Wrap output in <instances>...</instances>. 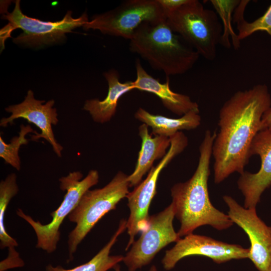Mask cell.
<instances>
[{"label": "cell", "instance_id": "obj_6", "mask_svg": "<svg viewBox=\"0 0 271 271\" xmlns=\"http://www.w3.org/2000/svg\"><path fill=\"white\" fill-rule=\"evenodd\" d=\"M82 177L80 172L74 171L59 179L60 189L66 192L60 206L50 213L52 219L47 224L34 220L22 209H17V214L27 222L35 231L37 239V248L49 253L56 249L60 238V227L64 219L77 206L83 194L97 184L99 177L97 171L92 170L86 177L82 179Z\"/></svg>", "mask_w": 271, "mask_h": 271}, {"label": "cell", "instance_id": "obj_24", "mask_svg": "<svg viewBox=\"0 0 271 271\" xmlns=\"http://www.w3.org/2000/svg\"><path fill=\"white\" fill-rule=\"evenodd\" d=\"M187 0H159L165 9L166 13L170 12L183 4L185 3Z\"/></svg>", "mask_w": 271, "mask_h": 271}, {"label": "cell", "instance_id": "obj_23", "mask_svg": "<svg viewBox=\"0 0 271 271\" xmlns=\"http://www.w3.org/2000/svg\"><path fill=\"white\" fill-rule=\"evenodd\" d=\"M29 132L38 133L31 127L30 125L20 126L19 136L13 137L9 144L6 143L2 136H0V157L6 163L11 165L13 167L19 171L21 168V161L19 155L20 147L28 143V140L25 138Z\"/></svg>", "mask_w": 271, "mask_h": 271}, {"label": "cell", "instance_id": "obj_21", "mask_svg": "<svg viewBox=\"0 0 271 271\" xmlns=\"http://www.w3.org/2000/svg\"><path fill=\"white\" fill-rule=\"evenodd\" d=\"M249 2L240 1L234 10L233 19L236 23L239 40L241 41L257 31L266 32L271 37V4L262 16L248 22L244 18V12Z\"/></svg>", "mask_w": 271, "mask_h": 271}, {"label": "cell", "instance_id": "obj_3", "mask_svg": "<svg viewBox=\"0 0 271 271\" xmlns=\"http://www.w3.org/2000/svg\"><path fill=\"white\" fill-rule=\"evenodd\" d=\"M130 51L139 55L154 69L167 77L181 75L191 69L199 54L164 20L141 24L129 40Z\"/></svg>", "mask_w": 271, "mask_h": 271}, {"label": "cell", "instance_id": "obj_13", "mask_svg": "<svg viewBox=\"0 0 271 271\" xmlns=\"http://www.w3.org/2000/svg\"><path fill=\"white\" fill-rule=\"evenodd\" d=\"M45 102V100L36 99L32 90H29L23 102L5 108L11 115L2 118L0 125L7 127L8 124H13L14 120L19 118L26 119L28 122L36 125L41 131L40 133L32 135L31 140L44 139L51 145L56 155L60 157L63 148L56 141L52 128V125H56L58 122L56 109L53 108L55 101L51 99L43 104Z\"/></svg>", "mask_w": 271, "mask_h": 271}, {"label": "cell", "instance_id": "obj_25", "mask_svg": "<svg viewBox=\"0 0 271 271\" xmlns=\"http://www.w3.org/2000/svg\"><path fill=\"white\" fill-rule=\"evenodd\" d=\"M268 130L271 131V106L264 113L260 127V131Z\"/></svg>", "mask_w": 271, "mask_h": 271}, {"label": "cell", "instance_id": "obj_15", "mask_svg": "<svg viewBox=\"0 0 271 271\" xmlns=\"http://www.w3.org/2000/svg\"><path fill=\"white\" fill-rule=\"evenodd\" d=\"M136 69L137 78L133 81L135 89L156 95L165 107L181 116L191 110L199 111L198 104L188 96L174 92L170 89L169 77L165 83H161L146 72L139 59L136 61Z\"/></svg>", "mask_w": 271, "mask_h": 271}, {"label": "cell", "instance_id": "obj_16", "mask_svg": "<svg viewBox=\"0 0 271 271\" xmlns=\"http://www.w3.org/2000/svg\"><path fill=\"white\" fill-rule=\"evenodd\" d=\"M139 134L142 139L141 149L135 169L127 177L129 187L137 186L141 182L143 176L153 167L154 161L166 155L171 144L169 137L156 135L153 138L149 133L148 126L145 123L139 126Z\"/></svg>", "mask_w": 271, "mask_h": 271}, {"label": "cell", "instance_id": "obj_10", "mask_svg": "<svg viewBox=\"0 0 271 271\" xmlns=\"http://www.w3.org/2000/svg\"><path fill=\"white\" fill-rule=\"evenodd\" d=\"M175 216L172 203L163 211L150 216L140 237L123 256L122 261L129 271H136L148 264L163 248L181 238L173 227Z\"/></svg>", "mask_w": 271, "mask_h": 271}, {"label": "cell", "instance_id": "obj_5", "mask_svg": "<svg viewBox=\"0 0 271 271\" xmlns=\"http://www.w3.org/2000/svg\"><path fill=\"white\" fill-rule=\"evenodd\" d=\"M128 176L119 171L104 187L87 190L68 216L76 224L68 235L69 261L73 258L80 243L97 222L116 208L117 203L129 193Z\"/></svg>", "mask_w": 271, "mask_h": 271}, {"label": "cell", "instance_id": "obj_14", "mask_svg": "<svg viewBox=\"0 0 271 271\" xmlns=\"http://www.w3.org/2000/svg\"><path fill=\"white\" fill-rule=\"evenodd\" d=\"M258 155L261 161L259 170L255 173L244 171L237 182L244 197V207L256 208L263 192L271 186V131H259L253 139L249 156Z\"/></svg>", "mask_w": 271, "mask_h": 271}, {"label": "cell", "instance_id": "obj_19", "mask_svg": "<svg viewBox=\"0 0 271 271\" xmlns=\"http://www.w3.org/2000/svg\"><path fill=\"white\" fill-rule=\"evenodd\" d=\"M136 119L152 128L154 135L170 138L182 130L197 128L201 124L199 111L191 110L178 118H172L161 115L150 113L139 108L134 114Z\"/></svg>", "mask_w": 271, "mask_h": 271}, {"label": "cell", "instance_id": "obj_1", "mask_svg": "<svg viewBox=\"0 0 271 271\" xmlns=\"http://www.w3.org/2000/svg\"><path fill=\"white\" fill-rule=\"evenodd\" d=\"M270 106L271 96L265 84L239 90L224 103L212 146L215 184L235 172L241 175L245 171L251 143L260 131L264 113Z\"/></svg>", "mask_w": 271, "mask_h": 271}, {"label": "cell", "instance_id": "obj_12", "mask_svg": "<svg viewBox=\"0 0 271 271\" xmlns=\"http://www.w3.org/2000/svg\"><path fill=\"white\" fill-rule=\"evenodd\" d=\"M249 252V248H245L238 244L191 233L180 238L174 247L166 251L162 263L164 268L168 270L174 268L182 258L190 255H202L217 263H222L232 259L248 258Z\"/></svg>", "mask_w": 271, "mask_h": 271}, {"label": "cell", "instance_id": "obj_22", "mask_svg": "<svg viewBox=\"0 0 271 271\" xmlns=\"http://www.w3.org/2000/svg\"><path fill=\"white\" fill-rule=\"evenodd\" d=\"M211 3L216 10L223 22V33L220 44L226 48H229L231 37L233 47L237 49L240 47V41L232 29V13L239 4V0H211Z\"/></svg>", "mask_w": 271, "mask_h": 271}, {"label": "cell", "instance_id": "obj_4", "mask_svg": "<svg viewBox=\"0 0 271 271\" xmlns=\"http://www.w3.org/2000/svg\"><path fill=\"white\" fill-rule=\"evenodd\" d=\"M166 20L171 29L200 56L210 61L216 58L223 26L214 11L204 8L199 1L187 0L167 13Z\"/></svg>", "mask_w": 271, "mask_h": 271}, {"label": "cell", "instance_id": "obj_7", "mask_svg": "<svg viewBox=\"0 0 271 271\" xmlns=\"http://www.w3.org/2000/svg\"><path fill=\"white\" fill-rule=\"evenodd\" d=\"M2 19L8 20L9 23L1 30V38L10 37L12 31L19 28L23 32L13 39L14 43L31 47L61 42L65 39L67 33L83 27L89 21L86 12L79 18H73L70 11L60 21H41L24 15L21 10L19 0L15 1L13 11L3 14Z\"/></svg>", "mask_w": 271, "mask_h": 271}, {"label": "cell", "instance_id": "obj_11", "mask_svg": "<svg viewBox=\"0 0 271 271\" xmlns=\"http://www.w3.org/2000/svg\"><path fill=\"white\" fill-rule=\"evenodd\" d=\"M223 199L230 219L247 234L250 242L248 258L259 271L271 269V227L257 215L256 208H245L228 195Z\"/></svg>", "mask_w": 271, "mask_h": 271}, {"label": "cell", "instance_id": "obj_17", "mask_svg": "<svg viewBox=\"0 0 271 271\" xmlns=\"http://www.w3.org/2000/svg\"><path fill=\"white\" fill-rule=\"evenodd\" d=\"M104 76L108 84L106 97L102 100L96 98L87 100L83 107L94 121L101 123L108 121L115 114L120 97L134 89L133 81L123 83L119 81V74L115 70L105 72Z\"/></svg>", "mask_w": 271, "mask_h": 271}, {"label": "cell", "instance_id": "obj_2", "mask_svg": "<svg viewBox=\"0 0 271 271\" xmlns=\"http://www.w3.org/2000/svg\"><path fill=\"white\" fill-rule=\"evenodd\" d=\"M215 132L207 130L199 147L200 156L196 170L187 181L175 184L171 188L172 204L175 216L181 223L177 232L181 237L192 233L202 225H210L222 230L234 223L226 214L211 202L208 181L210 175V160Z\"/></svg>", "mask_w": 271, "mask_h": 271}, {"label": "cell", "instance_id": "obj_27", "mask_svg": "<svg viewBox=\"0 0 271 271\" xmlns=\"http://www.w3.org/2000/svg\"><path fill=\"white\" fill-rule=\"evenodd\" d=\"M269 271H271V269H270V270H269Z\"/></svg>", "mask_w": 271, "mask_h": 271}, {"label": "cell", "instance_id": "obj_26", "mask_svg": "<svg viewBox=\"0 0 271 271\" xmlns=\"http://www.w3.org/2000/svg\"><path fill=\"white\" fill-rule=\"evenodd\" d=\"M113 268L114 269L115 271H121L120 269V266L118 264L114 266ZM150 271H157L156 266L152 265V267L150 268Z\"/></svg>", "mask_w": 271, "mask_h": 271}, {"label": "cell", "instance_id": "obj_18", "mask_svg": "<svg viewBox=\"0 0 271 271\" xmlns=\"http://www.w3.org/2000/svg\"><path fill=\"white\" fill-rule=\"evenodd\" d=\"M16 179V174L12 173L0 183V247L1 249L8 248V256L3 260V263L9 268L21 267L24 263L15 249L18 243L8 233L5 224L8 205L19 191Z\"/></svg>", "mask_w": 271, "mask_h": 271}, {"label": "cell", "instance_id": "obj_9", "mask_svg": "<svg viewBox=\"0 0 271 271\" xmlns=\"http://www.w3.org/2000/svg\"><path fill=\"white\" fill-rule=\"evenodd\" d=\"M170 146L166 155L159 163L153 167L147 178L136 186L133 190L126 196L127 206L130 210L126 228L129 236L127 250L134 241V236L144 230L148 224L149 209L152 200L156 194L158 177L161 171L187 146L188 140L182 131H179L170 137Z\"/></svg>", "mask_w": 271, "mask_h": 271}, {"label": "cell", "instance_id": "obj_20", "mask_svg": "<svg viewBox=\"0 0 271 271\" xmlns=\"http://www.w3.org/2000/svg\"><path fill=\"white\" fill-rule=\"evenodd\" d=\"M126 228V221L123 219L108 243L88 262L71 269H65L60 265L53 266L48 265L46 271H107L113 268L119 262L123 260L122 255H110V250L117 237Z\"/></svg>", "mask_w": 271, "mask_h": 271}, {"label": "cell", "instance_id": "obj_8", "mask_svg": "<svg viewBox=\"0 0 271 271\" xmlns=\"http://www.w3.org/2000/svg\"><path fill=\"white\" fill-rule=\"evenodd\" d=\"M166 19L167 13L159 0H128L113 10L93 16L82 27L130 40L143 23Z\"/></svg>", "mask_w": 271, "mask_h": 271}]
</instances>
